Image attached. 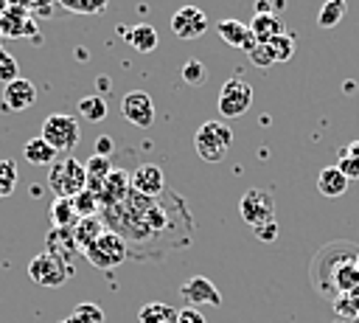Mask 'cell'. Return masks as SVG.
Listing matches in <instances>:
<instances>
[{"label": "cell", "mask_w": 359, "mask_h": 323, "mask_svg": "<svg viewBox=\"0 0 359 323\" xmlns=\"http://www.w3.org/2000/svg\"><path fill=\"white\" fill-rule=\"evenodd\" d=\"M359 258V244L353 242H328L323 244L314 256H311V264H309V278H311V286L334 301V289H331V281H334V272L348 264V261H356Z\"/></svg>", "instance_id": "obj_1"}, {"label": "cell", "mask_w": 359, "mask_h": 323, "mask_svg": "<svg viewBox=\"0 0 359 323\" xmlns=\"http://www.w3.org/2000/svg\"><path fill=\"white\" fill-rule=\"evenodd\" d=\"M233 143V129L224 121H205L194 135V149L202 160L219 163Z\"/></svg>", "instance_id": "obj_2"}, {"label": "cell", "mask_w": 359, "mask_h": 323, "mask_svg": "<svg viewBox=\"0 0 359 323\" xmlns=\"http://www.w3.org/2000/svg\"><path fill=\"white\" fill-rule=\"evenodd\" d=\"M48 185L56 197H65V199H73L76 194H81L87 188V171H84V163L76 160V157H62L50 166L48 171Z\"/></svg>", "instance_id": "obj_3"}, {"label": "cell", "mask_w": 359, "mask_h": 323, "mask_svg": "<svg viewBox=\"0 0 359 323\" xmlns=\"http://www.w3.org/2000/svg\"><path fill=\"white\" fill-rule=\"evenodd\" d=\"M81 256L93 267H98V270H112V267H118V264H123L129 258V247H126V242H123L121 233H115V230L107 228L90 247L81 250Z\"/></svg>", "instance_id": "obj_4"}, {"label": "cell", "mask_w": 359, "mask_h": 323, "mask_svg": "<svg viewBox=\"0 0 359 323\" xmlns=\"http://www.w3.org/2000/svg\"><path fill=\"white\" fill-rule=\"evenodd\" d=\"M42 138H45L56 152H67V149H73V146L79 143L81 126H79V121H76L73 115H67V112H53V115H48L45 124H42Z\"/></svg>", "instance_id": "obj_5"}, {"label": "cell", "mask_w": 359, "mask_h": 323, "mask_svg": "<svg viewBox=\"0 0 359 323\" xmlns=\"http://www.w3.org/2000/svg\"><path fill=\"white\" fill-rule=\"evenodd\" d=\"M28 275H31V281L39 284V286H62V284L73 275V267L65 264L62 258H56L53 253L42 250V253H36V256L28 261Z\"/></svg>", "instance_id": "obj_6"}, {"label": "cell", "mask_w": 359, "mask_h": 323, "mask_svg": "<svg viewBox=\"0 0 359 323\" xmlns=\"http://www.w3.org/2000/svg\"><path fill=\"white\" fill-rule=\"evenodd\" d=\"M216 107H219V112H222L224 118H238V115H244V112L252 107V87H250V81H244V79H238V76L227 79V81L222 84V90H219Z\"/></svg>", "instance_id": "obj_7"}, {"label": "cell", "mask_w": 359, "mask_h": 323, "mask_svg": "<svg viewBox=\"0 0 359 323\" xmlns=\"http://www.w3.org/2000/svg\"><path fill=\"white\" fill-rule=\"evenodd\" d=\"M238 213L250 228L272 222L275 219V197L264 188H250V191H244V197L238 202Z\"/></svg>", "instance_id": "obj_8"}, {"label": "cell", "mask_w": 359, "mask_h": 323, "mask_svg": "<svg viewBox=\"0 0 359 323\" xmlns=\"http://www.w3.org/2000/svg\"><path fill=\"white\" fill-rule=\"evenodd\" d=\"M171 31L180 37V39H199L205 31H208V17L202 8L196 6H180L174 14H171Z\"/></svg>", "instance_id": "obj_9"}, {"label": "cell", "mask_w": 359, "mask_h": 323, "mask_svg": "<svg viewBox=\"0 0 359 323\" xmlns=\"http://www.w3.org/2000/svg\"><path fill=\"white\" fill-rule=\"evenodd\" d=\"M121 115H123L129 124L140 126V129L151 126V124H154V101H151V95L143 93V90L126 93L123 101H121Z\"/></svg>", "instance_id": "obj_10"}, {"label": "cell", "mask_w": 359, "mask_h": 323, "mask_svg": "<svg viewBox=\"0 0 359 323\" xmlns=\"http://www.w3.org/2000/svg\"><path fill=\"white\" fill-rule=\"evenodd\" d=\"M180 298H182L185 306H194V309H199L202 303H208V306H222V295H219V289H216L213 281L205 278V275H194V278H188V281L180 286Z\"/></svg>", "instance_id": "obj_11"}, {"label": "cell", "mask_w": 359, "mask_h": 323, "mask_svg": "<svg viewBox=\"0 0 359 323\" xmlns=\"http://www.w3.org/2000/svg\"><path fill=\"white\" fill-rule=\"evenodd\" d=\"M132 191L140 194V197H160L165 194V174L157 163H140L132 174Z\"/></svg>", "instance_id": "obj_12"}, {"label": "cell", "mask_w": 359, "mask_h": 323, "mask_svg": "<svg viewBox=\"0 0 359 323\" xmlns=\"http://www.w3.org/2000/svg\"><path fill=\"white\" fill-rule=\"evenodd\" d=\"M129 194H132V180H129V171H123V169H112V171L107 174V180L101 183V191H98V205H101V211L115 208V205H121V202H123Z\"/></svg>", "instance_id": "obj_13"}, {"label": "cell", "mask_w": 359, "mask_h": 323, "mask_svg": "<svg viewBox=\"0 0 359 323\" xmlns=\"http://www.w3.org/2000/svg\"><path fill=\"white\" fill-rule=\"evenodd\" d=\"M36 104V87L31 79H22L17 76L14 81H8L3 87V110H11V112H22L28 107Z\"/></svg>", "instance_id": "obj_14"}, {"label": "cell", "mask_w": 359, "mask_h": 323, "mask_svg": "<svg viewBox=\"0 0 359 323\" xmlns=\"http://www.w3.org/2000/svg\"><path fill=\"white\" fill-rule=\"evenodd\" d=\"M45 250L53 253L56 258H62L65 264H70L81 250L76 244V236H73V228H50V233L45 236Z\"/></svg>", "instance_id": "obj_15"}, {"label": "cell", "mask_w": 359, "mask_h": 323, "mask_svg": "<svg viewBox=\"0 0 359 323\" xmlns=\"http://www.w3.org/2000/svg\"><path fill=\"white\" fill-rule=\"evenodd\" d=\"M348 177L337 169V166H325V169H320V174H317V191L323 194V197H342L345 191H348Z\"/></svg>", "instance_id": "obj_16"}, {"label": "cell", "mask_w": 359, "mask_h": 323, "mask_svg": "<svg viewBox=\"0 0 359 323\" xmlns=\"http://www.w3.org/2000/svg\"><path fill=\"white\" fill-rule=\"evenodd\" d=\"M250 31L255 34V39H258V42H269V39H275V37L286 34L283 20H280L278 14H255V17L250 20Z\"/></svg>", "instance_id": "obj_17"}, {"label": "cell", "mask_w": 359, "mask_h": 323, "mask_svg": "<svg viewBox=\"0 0 359 323\" xmlns=\"http://www.w3.org/2000/svg\"><path fill=\"white\" fill-rule=\"evenodd\" d=\"M104 230H107V225H104L101 213H98V216H81V219L76 222V228H73V236H76L79 250L90 247V244H93Z\"/></svg>", "instance_id": "obj_18"}, {"label": "cell", "mask_w": 359, "mask_h": 323, "mask_svg": "<svg viewBox=\"0 0 359 323\" xmlns=\"http://www.w3.org/2000/svg\"><path fill=\"white\" fill-rule=\"evenodd\" d=\"M137 323H177V309L163 301H149L140 306Z\"/></svg>", "instance_id": "obj_19"}, {"label": "cell", "mask_w": 359, "mask_h": 323, "mask_svg": "<svg viewBox=\"0 0 359 323\" xmlns=\"http://www.w3.org/2000/svg\"><path fill=\"white\" fill-rule=\"evenodd\" d=\"M22 152H25V160L34 163V166H53L56 163V149L42 135L39 138H31Z\"/></svg>", "instance_id": "obj_20"}, {"label": "cell", "mask_w": 359, "mask_h": 323, "mask_svg": "<svg viewBox=\"0 0 359 323\" xmlns=\"http://www.w3.org/2000/svg\"><path fill=\"white\" fill-rule=\"evenodd\" d=\"M126 42L137 51V53H149V51H154L157 48V28L154 25H149V22H140V25H135V28H129V37H126Z\"/></svg>", "instance_id": "obj_21"}, {"label": "cell", "mask_w": 359, "mask_h": 323, "mask_svg": "<svg viewBox=\"0 0 359 323\" xmlns=\"http://www.w3.org/2000/svg\"><path fill=\"white\" fill-rule=\"evenodd\" d=\"M50 222H53V228H76L79 213H76V208H73V199L56 197V199L50 202Z\"/></svg>", "instance_id": "obj_22"}, {"label": "cell", "mask_w": 359, "mask_h": 323, "mask_svg": "<svg viewBox=\"0 0 359 323\" xmlns=\"http://www.w3.org/2000/svg\"><path fill=\"white\" fill-rule=\"evenodd\" d=\"M216 31H219V37L227 42V45H233V48H241L244 45V39L250 37V25H244L241 20H222L219 25H216Z\"/></svg>", "instance_id": "obj_23"}, {"label": "cell", "mask_w": 359, "mask_h": 323, "mask_svg": "<svg viewBox=\"0 0 359 323\" xmlns=\"http://www.w3.org/2000/svg\"><path fill=\"white\" fill-rule=\"evenodd\" d=\"M348 11V0H325L317 11V25L320 28H337V22H342Z\"/></svg>", "instance_id": "obj_24"}, {"label": "cell", "mask_w": 359, "mask_h": 323, "mask_svg": "<svg viewBox=\"0 0 359 323\" xmlns=\"http://www.w3.org/2000/svg\"><path fill=\"white\" fill-rule=\"evenodd\" d=\"M79 115H81V118H87L90 124L104 121V118H107V101H104V95L93 93V95L79 98Z\"/></svg>", "instance_id": "obj_25"}, {"label": "cell", "mask_w": 359, "mask_h": 323, "mask_svg": "<svg viewBox=\"0 0 359 323\" xmlns=\"http://www.w3.org/2000/svg\"><path fill=\"white\" fill-rule=\"evenodd\" d=\"M337 169H339L348 180H359V140L348 143V146L339 152V157H337Z\"/></svg>", "instance_id": "obj_26"}, {"label": "cell", "mask_w": 359, "mask_h": 323, "mask_svg": "<svg viewBox=\"0 0 359 323\" xmlns=\"http://www.w3.org/2000/svg\"><path fill=\"white\" fill-rule=\"evenodd\" d=\"M59 323H104V309L98 303H93V301H84V303H79L73 309L70 317H65Z\"/></svg>", "instance_id": "obj_27"}, {"label": "cell", "mask_w": 359, "mask_h": 323, "mask_svg": "<svg viewBox=\"0 0 359 323\" xmlns=\"http://www.w3.org/2000/svg\"><path fill=\"white\" fill-rule=\"evenodd\" d=\"M180 76H182L185 84H191V87H202V84L208 81V67H205L199 59H185L182 67H180Z\"/></svg>", "instance_id": "obj_28"}, {"label": "cell", "mask_w": 359, "mask_h": 323, "mask_svg": "<svg viewBox=\"0 0 359 323\" xmlns=\"http://www.w3.org/2000/svg\"><path fill=\"white\" fill-rule=\"evenodd\" d=\"M266 45H269V51H272L275 62H289V59L294 56V37H292L289 31H286V34H280V37H275V39H269Z\"/></svg>", "instance_id": "obj_29"}, {"label": "cell", "mask_w": 359, "mask_h": 323, "mask_svg": "<svg viewBox=\"0 0 359 323\" xmlns=\"http://www.w3.org/2000/svg\"><path fill=\"white\" fill-rule=\"evenodd\" d=\"M73 208H76V213H79V219L81 216H98L101 213V205H98V197L93 194V191H81V194H76L73 197Z\"/></svg>", "instance_id": "obj_30"}, {"label": "cell", "mask_w": 359, "mask_h": 323, "mask_svg": "<svg viewBox=\"0 0 359 323\" xmlns=\"http://www.w3.org/2000/svg\"><path fill=\"white\" fill-rule=\"evenodd\" d=\"M14 185H17V166H14V160L3 157L0 160V197H8L14 191Z\"/></svg>", "instance_id": "obj_31"}, {"label": "cell", "mask_w": 359, "mask_h": 323, "mask_svg": "<svg viewBox=\"0 0 359 323\" xmlns=\"http://www.w3.org/2000/svg\"><path fill=\"white\" fill-rule=\"evenodd\" d=\"M67 11H79V14H101L107 8L109 0H59Z\"/></svg>", "instance_id": "obj_32"}, {"label": "cell", "mask_w": 359, "mask_h": 323, "mask_svg": "<svg viewBox=\"0 0 359 323\" xmlns=\"http://www.w3.org/2000/svg\"><path fill=\"white\" fill-rule=\"evenodd\" d=\"M334 309L337 315H345V317H359V289L348 292V295H339L334 301Z\"/></svg>", "instance_id": "obj_33"}, {"label": "cell", "mask_w": 359, "mask_h": 323, "mask_svg": "<svg viewBox=\"0 0 359 323\" xmlns=\"http://www.w3.org/2000/svg\"><path fill=\"white\" fill-rule=\"evenodd\" d=\"M20 76V67H17V62H14V56L8 53V51H3L0 48V81H14Z\"/></svg>", "instance_id": "obj_34"}, {"label": "cell", "mask_w": 359, "mask_h": 323, "mask_svg": "<svg viewBox=\"0 0 359 323\" xmlns=\"http://www.w3.org/2000/svg\"><path fill=\"white\" fill-rule=\"evenodd\" d=\"M247 56H250V62H252L255 67H269V65H275V56H272V51H269L266 42H258Z\"/></svg>", "instance_id": "obj_35"}, {"label": "cell", "mask_w": 359, "mask_h": 323, "mask_svg": "<svg viewBox=\"0 0 359 323\" xmlns=\"http://www.w3.org/2000/svg\"><path fill=\"white\" fill-rule=\"evenodd\" d=\"M252 233H255V239H261V242H275V239H278V233H280L278 219L264 222V225H255V228H252Z\"/></svg>", "instance_id": "obj_36"}, {"label": "cell", "mask_w": 359, "mask_h": 323, "mask_svg": "<svg viewBox=\"0 0 359 323\" xmlns=\"http://www.w3.org/2000/svg\"><path fill=\"white\" fill-rule=\"evenodd\" d=\"M177 323H208V320H205V315L199 309L182 306V309H177Z\"/></svg>", "instance_id": "obj_37"}, {"label": "cell", "mask_w": 359, "mask_h": 323, "mask_svg": "<svg viewBox=\"0 0 359 323\" xmlns=\"http://www.w3.org/2000/svg\"><path fill=\"white\" fill-rule=\"evenodd\" d=\"M112 152H115V140H112L109 135H98V140H95V154L109 157Z\"/></svg>", "instance_id": "obj_38"}, {"label": "cell", "mask_w": 359, "mask_h": 323, "mask_svg": "<svg viewBox=\"0 0 359 323\" xmlns=\"http://www.w3.org/2000/svg\"><path fill=\"white\" fill-rule=\"evenodd\" d=\"M95 84H98V90H101V93H107V90H109V79H107V76H98V79H95Z\"/></svg>", "instance_id": "obj_39"}, {"label": "cell", "mask_w": 359, "mask_h": 323, "mask_svg": "<svg viewBox=\"0 0 359 323\" xmlns=\"http://www.w3.org/2000/svg\"><path fill=\"white\" fill-rule=\"evenodd\" d=\"M31 197H42V185H39V183L31 185Z\"/></svg>", "instance_id": "obj_40"}, {"label": "cell", "mask_w": 359, "mask_h": 323, "mask_svg": "<svg viewBox=\"0 0 359 323\" xmlns=\"http://www.w3.org/2000/svg\"><path fill=\"white\" fill-rule=\"evenodd\" d=\"M283 6H286V0H272V8H275V14H278V11H283Z\"/></svg>", "instance_id": "obj_41"}]
</instances>
